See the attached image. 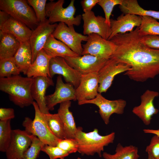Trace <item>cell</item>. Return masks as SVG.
<instances>
[{"mask_svg":"<svg viewBox=\"0 0 159 159\" xmlns=\"http://www.w3.org/2000/svg\"><path fill=\"white\" fill-rule=\"evenodd\" d=\"M47 107L49 110H53L57 104L67 101H76L75 89L69 83H64L63 81L62 76L57 77L55 89L54 93L46 96Z\"/></svg>","mask_w":159,"mask_h":159,"instance_id":"9a60e30c","label":"cell"},{"mask_svg":"<svg viewBox=\"0 0 159 159\" xmlns=\"http://www.w3.org/2000/svg\"><path fill=\"white\" fill-rule=\"evenodd\" d=\"M145 151L154 159H159V136L155 135L152 138Z\"/></svg>","mask_w":159,"mask_h":159,"instance_id":"74e56055","label":"cell"},{"mask_svg":"<svg viewBox=\"0 0 159 159\" xmlns=\"http://www.w3.org/2000/svg\"><path fill=\"white\" fill-rule=\"evenodd\" d=\"M124 0H99L97 4L104 10L106 23L110 26V17L114 7L122 4Z\"/></svg>","mask_w":159,"mask_h":159,"instance_id":"e575fe53","label":"cell"},{"mask_svg":"<svg viewBox=\"0 0 159 159\" xmlns=\"http://www.w3.org/2000/svg\"><path fill=\"white\" fill-rule=\"evenodd\" d=\"M78 103L80 105L91 104L97 106L99 108V113L106 125L109 123L110 117L112 114H123L127 104L126 102L124 100H108L99 93L93 99Z\"/></svg>","mask_w":159,"mask_h":159,"instance_id":"9c48e42d","label":"cell"},{"mask_svg":"<svg viewBox=\"0 0 159 159\" xmlns=\"http://www.w3.org/2000/svg\"><path fill=\"white\" fill-rule=\"evenodd\" d=\"M87 36L86 43L82 45V55L89 54L106 59L111 57L117 48L115 43L97 34L93 33Z\"/></svg>","mask_w":159,"mask_h":159,"instance_id":"52a82bcc","label":"cell"},{"mask_svg":"<svg viewBox=\"0 0 159 159\" xmlns=\"http://www.w3.org/2000/svg\"><path fill=\"white\" fill-rule=\"evenodd\" d=\"M0 30L14 36L21 43L28 41L32 32L25 24L9 15L4 22L0 24Z\"/></svg>","mask_w":159,"mask_h":159,"instance_id":"44dd1931","label":"cell"},{"mask_svg":"<svg viewBox=\"0 0 159 159\" xmlns=\"http://www.w3.org/2000/svg\"><path fill=\"white\" fill-rule=\"evenodd\" d=\"M15 117L13 108H0V121H6L11 120Z\"/></svg>","mask_w":159,"mask_h":159,"instance_id":"ab89813d","label":"cell"},{"mask_svg":"<svg viewBox=\"0 0 159 159\" xmlns=\"http://www.w3.org/2000/svg\"><path fill=\"white\" fill-rule=\"evenodd\" d=\"M141 41L147 47L159 50V35H148L141 36Z\"/></svg>","mask_w":159,"mask_h":159,"instance_id":"f35d334b","label":"cell"},{"mask_svg":"<svg viewBox=\"0 0 159 159\" xmlns=\"http://www.w3.org/2000/svg\"><path fill=\"white\" fill-rule=\"evenodd\" d=\"M43 49L51 58L56 57L79 56L67 45L56 39L52 34L48 38Z\"/></svg>","mask_w":159,"mask_h":159,"instance_id":"603a6c76","label":"cell"},{"mask_svg":"<svg viewBox=\"0 0 159 159\" xmlns=\"http://www.w3.org/2000/svg\"><path fill=\"white\" fill-rule=\"evenodd\" d=\"M51 59L42 49L30 65L26 74L27 77L33 78L39 76L50 77L49 67Z\"/></svg>","mask_w":159,"mask_h":159,"instance_id":"cb8c5ba5","label":"cell"},{"mask_svg":"<svg viewBox=\"0 0 159 159\" xmlns=\"http://www.w3.org/2000/svg\"><path fill=\"white\" fill-rule=\"evenodd\" d=\"M130 69V67L126 64L117 62L111 58L107 59L104 66L98 72V93L101 94L106 92L111 86L116 75L125 72Z\"/></svg>","mask_w":159,"mask_h":159,"instance_id":"30bf717a","label":"cell"},{"mask_svg":"<svg viewBox=\"0 0 159 159\" xmlns=\"http://www.w3.org/2000/svg\"><path fill=\"white\" fill-rule=\"evenodd\" d=\"M57 146L68 153L69 154L78 151V145L75 139H59Z\"/></svg>","mask_w":159,"mask_h":159,"instance_id":"8d00e7d4","label":"cell"},{"mask_svg":"<svg viewBox=\"0 0 159 159\" xmlns=\"http://www.w3.org/2000/svg\"><path fill=\"white\" fill-rule=\"evenodd\" d=\"M142 21L138 27L139 34L143 36L148 35H159V22L152 17L142 16Z\"/></svg>","mask_w":159,"mask_h":159,"instance_id":"f546056e","label":"cell"},{"mask_svg":"<svg viewBox=\"0 0 159 159\" xmlns=\"http://www.w3.org/2000/svg\"><path fill=\"white\" fill-rule=\"evenodd\" d=\"M119 8L124 14L146 16L159 19V11L145 10L140 6L136 0H124L122 4L119 5Z\"/></svg>","mask_w":159,"mask_h":159,"instance_id":"4316f807","label":"cell"},{"mask_svg":"<svg viewBox=\"0 0 159 159\" xmlns=\"http://www.w3.org/2000/svg\"><path fill=\"white\" fill-rule=\"evenodd\" d=\"M159 95L158 92L147 90L141 96L140 105L135 107L132 112L139 118L144 124L149 125L152 116L157 114L159 110L155 108L153 101Z\"/></svg>","mask_w":159,"mask_h":159,"instance_id":"e0dca14e","label":"cell"},{"mask_svg":"<svg viewBox=\"0 0 159 159\" xmlns=\"http://www.w3.org/2000/svg\"><path fill=\"white\" fill-rule=\"evenodd\" d=\"M49 70L51 78L58 74L62 76L66 82L72 84L75 89L79 85L82 74L71 67L63 57L51 58Z\"/></svg>","mask_w":159,"mask_h":159,"instance_id":"4fadbf2b","label":"cell"},{"mask_svg":"<svg viewBox=\"0 0 159 159\" xmlns=\"http://www.w3.org/2000/svg\"><path fill=\"white\" fill-rule=\"evenodd\" d=\"M63 58L71 67L82 75L98 72L107 60L89 54L77 57H65Z\"/></svg>","mask_w":159,"mask_h":159,"instance_id":"7c38bea8","label":"cell"},{"mask_svg":"<svg viewBox=\"0 0 159 159\" xmlns=\"http://www.w3.org/2000/svg\"><path fill=\"white\" fill-rule=\"evenodd\" d=\"M71 104V101L60 103L57 111L64 127L65 139H74L77 130L72 113L69 110Z\"/></svg>","mask_w":159,"mask_h":159,"instance_id":"7402d4cb","label":"cell"},{"mask_svg":"<svg viewBox=\"0 0 159 159\" xmlns=\"http://www.w3.org/2000/svg\"><path fill=\"white\" fill-rule=\"evenodd\" d=\"M0 59L13 57L21 43L14 36L0 32Z\"/></svg>","mask_w":159,"mask_h":159,"instance_id":"484cf974","label":"cell"},{"mask_svg":"<svg viewBox=\"0 0 159 159\" xmlns=\"http://www.w3.org/2000/svg\"><path fill=\"white\" fill-rule=\"evenodd\" d=\"M48 126L52 133L59 139H65L64 127L58 114H44Z\"/></svg>","mask_w":159,"mask_h":159,"instance_id":"f1b7e54d","label":"cell"},{"mask_svg":"<svg viewBox=\"0 0 159 159\" xmlns=\"http://www.w3.org/2000/svg\"><path fill=\"white\" fill-rule=\"evenodd\" d=\"M52 34L73 52L80 56L82 55L83 51L82 42L87 41V36L77 32L73 26H68L63 22L59 23Z\"/></svg>","mask_w":159,"mask_h":159,"instance_id":"ba28073f","label":"cell"},{"mask_svg":"<svg viewBox=\"0 0 159 159\" xmlns=\"http://www.w3.org/2000/svg\"><path fill=\"white\" fill-rule=\"evenodd\" d=\"M158 110H159V109Z\"/></svg>","mask_w":159,"mask_h":159,"instance_id":"f6af8a7d","label":"cell"},{"mask_svg":"<svg viewBox=\"0 0 159 159\" xmlns=\"http://www.w3.org/2000/svg\"><path fill=\"white\" fill-rule=\"evenodd\" d=\"M42 151L47 154L49 159H64L69 154L59 147L47 145H44L41 149Z\"/></svg>","mask_w":159,"mask_h":159,"instance_id":"d590c367","label":"cell"},{"mask_svg":"<svg viewBox=\"0 0 159 159\" xmlns=\"http://www.w3.org/2000/svg\"><path fill=\"white\" fill-rule=\"evenodd\" d=\"M54 84L52 78L49 77L39 76L34 78L31 88L32 96L40 111L44 114L49 113L46 104V90L49 86H54Z\"/></svg>","mask_w":159,"mask_h":159,"instance_id":"ffe728a7","label":"cell"},{"mask_svg":"<svg viewBox=\"0 0 159 159\" xmlns=\"http://www.w3.org/2000/svg\"><path fill=\"white\" fill-rule=\"evenodd\" d=\"M0 9L33 30L39 24L34 11L25 0H0Z\"/></svg>","mask_w":159,"mask_h":159,"instance_id":"5b68a950","label":"cell"},{"mask_svg":"<svg viewBox=\"0 0 159 159\" xmlns=\"http://www.w3.org/2000/svg\"><path fill=\"white\" fill-rule=\"evenodd\" d=\"M143 131L146 133L153 134L159 136V129H144L143 130Z\"/></svg>","mask_w":159,"mask_h":159,"instance_id":"b9f144b4","label":"cell"},{"mask_svg":"<svg viewBox=\"0 0 159 159\" xmlns=\"http://www.w3.org/2000/svg\"><path fill=\"white\" fill-rule=\"evenodd\" d=\"M30 136L25 130H12L11 140L5 152L7 159H21L31 144Z\"/></svg>","mask_w":159,"mask_h":159,"instance_id":"2e32d148","label":"cell"},{"mask_svg":"<svg viewBox=\"0 0 159 159\" xmlns=\"http://www.w3.org/2000/svg\"><path fill=\"white\" fill-rule=\"evenodd\" d=\"M11 120L0 121V151L2 152H6L11 140Z\"/></svg>","mask_w":159,"mask_h":159,"instance_id":"4dcf8cb0","label":"cell"},{"mask_svg":"<svg viewBox=\"0 0 159 159\" xmlns=\"http://www.w3.org/2000/svg\"><path fill=\"white\" fill-rule=\"evenodd\" d=\"M77 159H82L81 158H79V157H78L77 158Z\"/></svg>","mask_w":159,"mask_h":159,"instance_id":"ee69618b","label":"cell"},{"mask_svg":"<svg viewBox=\"0 0 159 159\" xmlns=\"http://www.w3.org/2000/svg\"><path fill=\"white\" fill-rule=\"evenodd\" d=\"M148 159H154L152 157L149 155H148Z\"/></svg>","mask_w":159,"mask_h":159,"instance_id":"7bdbcfd3","label":"cell"},{"mask_svg":"<svg viewBox=\"0 0 159 159\" xmlns=\"http://www.w3.org/2000/svg\"><path fill=\"white\" fill-rule=\"evenodd\" d=\"M13 57L20 72L26 75L32 64V51L29 41L21 43Z\"/></svg>","mask_w":159,"mask_h":159,"instance_id":"d4e9b609","label":"cell"},{"mask_svg":"<svg viewBox=\"0 0 159 159\" xmlns=\"http://www.w3.org/2000/svg\"><path fill=\"white\" fill-rule=\"evenodd\" d=\"M138 27L128 33L118 34L110 40L117 46L110 58L130 67L124 74L131 80L143 82L159 74V50L142 42Z\"/></svg>","mask_w":159,"mask_h":159,"instance_id":"6da1fadb","label":"cell"},{"mask_svg":"<svg viewBox=\"0 0 159 159\" xmlns=\"http://www.w3.org/2000/svg\"><path fill=\"white\" fill-rule=\"evenodd\" d=\"M32 105L35 111L34 117L33 120L28 117L24 118L22 125L24 127L25 130L28 133L36 136L44 145L57 146L59 139L49 130L44 114L40 111L35 101H34Z\"/></svg>","mask_w":159,"mask_h":159,"instance_id":"277c9868","label":"cell"},{"mask_svg":"<svg viewBox=\"0 0 159 159\" xmlns=\"http://www.w3.org/2000/svg\"><path fill=\"white\" fill-rule=\"evenodd\" d=\"M27 1L33 8L39 23L43 22L47 19V0H28Z\"/></svg>","mask_w":159,"mask_h":159,"instance_id":"836d02e7","label":"cell"},{"mask_svg":"<svg viewBox=\"0 0 159 159\" xmlns=\"http://www.w3.org/2000/svg\"><path fill=\"white\" fill-rule=\"evenodd\" d=\"M57 24H51L47 19L39 23L32 30L30 37L29 42L32 53V64L35 61L38 53L42 49L48 38L52 34Z\"/></svg>","mask_w":159,"mask_h":159,"instance_id":"8fae6325","label":"cell"},{"mask_svg":"<svg viewBox=\"0 0 159 159\" xmlns=\"http://www.w3.org/2000/svg\"><path fill=\"white\" fill-rule=\"evenodd\" d=\"M34 78L19 75L0 78V90L8 94L10 100L23 108L32 105L34 101L31 94Z\"/></svg>","mask_w":159,"mask_h":159,"instance_id":"7a4b0ae2","label":"cell"},{"mask_svg":"<svg viewBox=\"0 0 159 159\" xmlns=\"http://www.w3.org/2000/svg\"><path fill=\"white\" fill-rule=\"evenodd\" d=\"M74 2V0H71L66 8L63 7L64 0H58L56 2L51 1L47 3V16L50 23L53 24L57 22H63L68 26L80 25L82 19V15L74 16L76 10Z\"/></svg>","mask_w":159,"mask_h":159,"instance_id":"8992f818","label":"cell"},{"mask_svg":"<svg viewBox=\"0 0 159 159\" xmlns=\"http://www.w3.org/2000/svg\"><path fill=\"white\" fill-rule=\"evenodd\" d=\"M32 143L21 159H37L44 144L36 136L31 134Z\"/></svg>","mask_w":159,"mask_h":159,"instance_id":"d6a6232c","label":"cell"},{"mask_svg":"<svg viewBox=\"0 0 159 159\" xmlns=\"http://www.w3.org/2000/svg\"><path fill=\"white\" fill-rule=\"evenodd\" d=\"M20 73L14 57L0 59V78L19 75Z\"/></svg>","mask_w":159,"mask_h":159,"instance_id":"1f68e13d","label":"cell"},{"mask_svg":"<svg viewBox=\"0 0 159 159\" xmlns=\"http://www.w3.org/2000/svg\"><path fill=\"white\" fill-rule=\"evenodd\" d=\"M142 21L141 16L135 14H122L116 19H110L111 34L108 40L119 34L131 32L135 27H139Z\"/></svg>","mask_w":159,"mask_h":159,"instance_id":"d6986e66","label":"cell"},{"mask_svg":"<svg viewBox=\"0 0 159 159\" xmlns=\"http://www.w3.org/2000/svg\"><path fill=\"white\" fill-rule=\"evenodd\" d=\"M102 156L104 159H138L140 157L137 147L132 145L123 146L120 143L117 145L115 154L104 152Z\"/></svg>","mask_w":159,"mask_h":159,"instance_id":"83f0119b","label":"cell"},{"mask_svg":"<svg viewBox=\"0 0 159 159\" xmlns=\"http://www.w3.org/2000/svg\"><path fill=\"white\" fill-rule=\"evenodd\" d=\"M99 0H83L81 2L84 13L92 11V9L97 4Z\"/></svg>","mask_w":159,"mask_h":159,"instance_id":"60d3db41","label":"cell"},{"mask_svg":"<svg viewBox=\"0 0 159 159\" xmlns=\"http://www.w3.org/2000/svg\"><path fill=\"white\" fill-rule=\"evenodd\" d=\"M82 19L83 21L84 35L96 34L108 40L111 31L110 26L106 23L105 18L99 15L96 16L94 13L91 11L83 14Z\"/></svg>","mask_w":159,"mask_h":159,"instance_id":"5bb4252c","label":"cell"},{"mask_svg":"<svg viewBox=\"0 0 159 159\" xmlns=\"http://www.w3.org/2000/svg\"><path fill=\"white\" fill-rule=\"evenodd\" d=\"M115 133L112 132L105 135L99 133L98 129L95 128L92 131L85 132L81 127H77L75 139L78 143L77 152L82 155H93L97 153L100 157L104 147L113 143Z\"/></svg>","mask_w":159,"mask_h":159,"instance_id":"3957f363","label":"cell"},{"mask_svg":"<svg viewBox=\"0 0 159 159\" xmlns=\"http://www.w3.org/2000/svg\"><path fill=\"white\" fill-rule=\"evenodd\" d=\"M98 72L82 75L78 86L75 89L78 102L94 99L99 93Z\"/></svg>","mask_w":159,"mask_h":159,"instance_id":"ac0fdd59","label":"cell"}]
</instances>
